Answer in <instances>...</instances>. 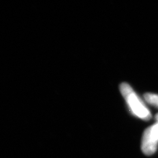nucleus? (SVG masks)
<instances>
[{
    "label": "nucleus",
    "instance_id": "obj_1",
    "mask_svg": "<svg viewBox=\"0 0 158 158\" xmlns=\"http://www.w3.org/2000/svg\"><path fill=\"white\" fill-rule=\"evenodd\" d=\"M119 90L130 110L134 115L145 121L151 118L150 111L129 84L127 83H121L119 86Z\"/></svg>",
    "mask_w": 158,
    "mask_h": 158
},
{
    "label": "nucleus",
    "instance_id": "obj_4",
    "mask_svg": "<svg viewBox=\"0 0 158 158\" xmlns=\"http://www.w3.org/2000/svg\"><path fill=\"white\" fill-rule=\"evenodd\" d=\"M151 131L158 140V123L150 127Z\"/></svg>",
    "mask_w": 158,
    "mask_h": 158
},
{
    "label": "nucleus",
    "instance_id": "obj_2",
    "mask_svg": "<svg viewBox=\"0 0 158 158\" xmlns=\"http://www.w3.org/2000/svg\"><path fill=\"white\" fill-rule=\"evenodd\" d=\"M158 140L153 134L150 127L143 132L142 141V151L146 155H152L157 150Z\"/></svg>",
    "mask_w": 158,
    "mask_h": 158
},
{
    "label": "nucleus",
    "instance_id": "obj_3",
    "mask_svg": "<svg viewBox=\"0 0 158 158\" xmlns=\"http://www.w3.org/2000/svg\"><path fill=\"white\" fill-rule=\"evenodd\" d=\"M144 98L149 104L153 106L158 108V94L153 93H146Z\"/></svg>",
    "mask_w": 158,
    "mask_h": 158
},
{
    "label": "nucleus",
    "instance_id": "obj_5",
    "mask_svg": "<svg viewBox=\"0 0 158 158\" xmlns=\"http://www.w3.org/2000/svg\"><path fill=\"white\" fill-rule=\"evenodd\" d=\"M156 117V119L157 120V121H158V114L156 115V117Z\"/></svg>",
    "mask_w": 158,
    "mask_h": 158
}]
</instances>
